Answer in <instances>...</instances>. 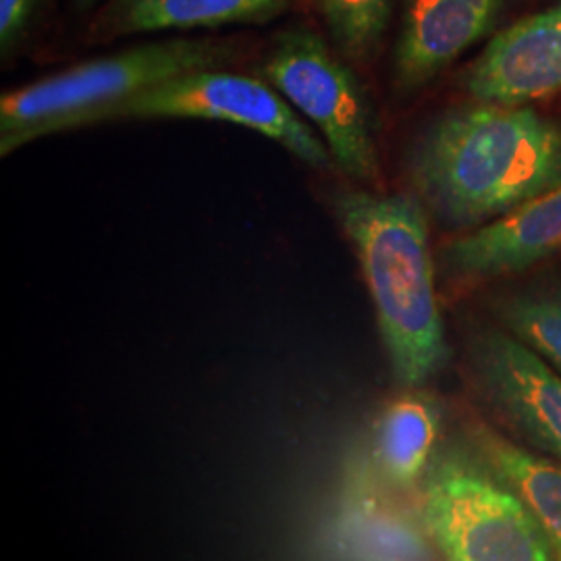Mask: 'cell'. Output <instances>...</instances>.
Listing matches in <instances>:
<instances>
[{"mask_svg":"<svg viewBox=\"0 0 561 561\" xmlns=\"http://www.w3.org/2000/svg\"><path fill=\"white\" fill-rule=\"evenodd\" d=\"M261 73L319 131L341 173L358 183L379 178L373 104L356 73L327 42L308 30L287 32L262 62Z\"/></svg>","mask_w":561,"mask_h":561,"instance_id":"5b68a950","label":"cell"},{"mask_svg":"<svg viewBox=\"0 0 561 561\" xmlns=\"http://www.w3.org/2000/svg\"><path fill=\"white\" fill-rule=\"evenodd\" d=\"M202 119L231 123L277 141L298 161L314 169L335 162L319 131L301 119L277 88L259 78L198 69L162 81L111 108L102 121Z\"/></svg>","mask_w":561,"mask_h":561,"instance_id":"8992f818","label":"cell"},{"mask_svg":"<svg viewBox=\"0 0 561 561\" xmlns=\"http://www.w3.org/2000/svg\"><path fill=\"white\" fill-rule=\"evenodd\" d=\"M468 442L520 495L561 561V460L512 442L484 424L470 428Z\"/></svg>","mask_w":561,"mask_h":561,"instance_id":"7c38bea8","label":"cell"},{"mask_svg":"<svg viewBox=\"0 0 561 561\" xmlns=\"http://www.w3.org/2000/svg\"><path fill=\"white\" fill-rule=\"evenodd\" d=\"M337 219L375 304L393 379L421 389L449 360L426 210L416 196L341 192Z\"/></svg>","mask_w":561,"mask_h":561,"instance_id":"7a4b0ae2","label":"cell"},{"mask_svg":"<svg viewBox=\"0 0 561 561\" xmlns=\"http://www.w3.org/2000/svg\"><path fill=\"white\" fill-rule=\"evenodd\" d=\"M442 428L439 403L408 391L391 401L375 426L377 470L391 489H419L422 477L437 451Z\"/></svg>","mask_w":561,"mask_h":561,"instance_id":"8fae6325","label":"cell"},{"mask_svg":"<svg viewBox=\"0 0 561 561\" xmlns=\"http://www.w3.org/2000/svg\"><path fill=\"white\" fill-rule=\"evenodd\" d=\"M81 4H92V2H96V0H80Z\"/></svg>","mask_w":561,"mask_h":561,"instance_id":"ac0fdd59","label":"cell"},{"mask_svg":"<svg viewBox=\"0 0 561 561\" xmlns=\"http://www.w3.org/2000/svg\"><path fill=\"white\" fill-rule=\"evenodd\" d=\"M221 42L169 41L88 60L50 78L4 92L0 99V154L50 134L102 123L121 102L183 73L221 65Z\"/></svg>","mask_w":561,"mask_h":561,"instance_id":"3957f363","label":"cell"},{"mask_svg":"<svg viewBox=\"0 0 561 561\" xmlns=\"http://www.w3.org/2000/svg\"><path fill=\"white\" fill-rule=\"evenodd\" d=\"M503 0H408L396 46V80L416 90L437 78L497 23Z\"/></svg>","mask_w":561,"mask_h":561,"instance_id":"30bf717a","label":"cell"},{"mask_svg":"<svg viewBox=\"0 0 561 561\" xmlns=\"http://www.w3.org/2000/svg\"><path fill=\"white\" fill-rule=\"evenodd\" d=\"M408 178L443 229L468 233L561 185V127L526 104L456 106L412 144Z\"/></svg>","mask_w":561,"mask_h":561,"instance_id":"6da1fadb","label":"cell"},{"mask_svg":"<svg viewBox=\"0 0 561 561\" xmlns=\"http://www.w3.org/2000/svg\"><path fill=\"white\" fill-rule=\"evenodd\" d=\"M466 362L474 391L516 442L561 460L560 373L502 324L470 333Z\"/></svg>","mask_w":561,"mask_h":561,"instance_id":"52a82bcc","label":"cell"},{"mask_svg":"<svg viewBox=\"0 0 561 561\" xmlns=\"http://www.w3.org/2000/svg\"><path fill=\"white\" fill-rule=\"evenodd\" d=\"M347 520L352 549L364 558H428V545L421 533L393 510H382L370 493L354 495Z\"/></svg>","mask_w":561,"mask_h":561,"instance_id":"9a60e30c","label":"cell"},{"mask_svg":"<svg viewBox=\"0 0 561 561\" xmlns=\"http://www.w3.org/2000/svg\"><path fill=\"white\" fill-rule=\"evenodd\" d=\"M41 0H0V48L7 55L25 34Z\"/></svg>","mask_w":561,"mask_h":561,"instance_id":"e0dca14e","label":"cell"},{"mask_svg":"<svg viewBox=\"0 0 561 561\" xmlns=\"http://www.w3.org/2000/svg\"><path fill=\"white\" fill-rule=\"evenodd\" d=\"M319 7L341 53L358 60L379 46L393 0H319Z\"/></svg>","mask_w":561,"mask_h":561,"instance_id":"2e32d148","label":"cell"},{"mask_svg":"<svg viewBox=\"0 0 561 561\" xmlns=\"http://www.w3.org/2000/svg\"><path fill=\"white\" fill-rule=\"evenodd\" d=\"M561 248V185L503 215L497 221L461 233L442 250L449 279L461 283L520 275Z\"/></svg>","mask_w":561,"mask_h":561,"instance_id":"ba28073f","label":"cell"},{"mask_svg":"<svg viewBox=\"0 0 561 561\" xmlns=\"http://www.w3.org/2000/svg\"><path fill=\"white\" fill-rule=\"evenodd\" d=\"M289 0H113L104 13L111 34L266 23L285 13Z\"/></svg>","mask_w":561,"mask_h":561,"instance_id":"4fadbf2b","label":"cell"},{"mask_svg":"<svg viewBox=\"0 0 561 561\" xmlns=\"http://www.w3.org/2000/svg\"><path fill=\"white\" fill-rule=\"evenodd\" d=\"M419 510L426 539L445 560H558L520 495L470 442L435 451L419 484Z\"/></svg>","mask_w":561,"mask_h":561,"instance_id":"277c9868","label":"cell"},{"mask_svg":"<svg viewBox=\"0 0 561 561\" xmlns=\"http://www.w3.org/2000/svg\"><path fill=\"white\" fill-rule=\"evenodd\" d=\"M497 322L561 375V283H530L493 300Z\"/></svg>","mask_w":561,"mask_h":561,"instance_id":"5bb4252c","label":"cell"},{"mask_svg":"<svg viewBox=\"0 0 561 561\" xmlns=\"http://www.w3.org/2000/svg\"><path fill=\"white\" fill-rule=\"evenodd\" d=\"M472 101L528 104L561 90V2L486 44L463 78Z\"/></svg>","mask_w":561,"mask_h":561,"instance_id":"9c48e42d","label":"cell"}]
</instances>
